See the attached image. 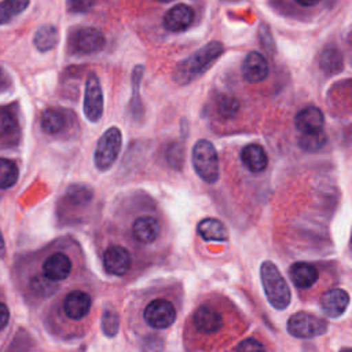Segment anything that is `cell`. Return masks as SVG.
Here are the masks:
<instances>
[{
  "mask_svg": "<svg viewBox=\"0 0 352 352\" xmlns=\"http://www.w3.org/2000/svg\"><path fill=\"white\" fill-rule=\"evenodd\" d=\"M106 44L103 33L95 28L80 26L70 30L67 52L74 56H87L99 52Z\"/></svg>",
  "mask_w": 352,
  "mask_h": 352,
  "instance_id": "277c9868",
  "label": "cell"
},
{
  "mask_svg": "<svg viewBox=\"0 0 352 352\" xmlns=\"http://www.w3.org/2000/svg\"><path fill=\"white\" fill-rule=\"evenodd\" d=\"M260 279L268 302L278 311L287 308L292 301V293L286 279L272 261L265 260L261 263Z\"/></svg>",
  "mask_w": 352,
  "mask_h": 352,
  "instance_id": "7a4b0ae2",
  "label": "cell"
},
{
  "mask_svg": "<svg viewBox=\"0 0 352 352\" xmlns=\"http://www.w3.org/2000/svg\"><path fill=\"white\" fill-rule=\"evenodd\" d=\"M0 312H1V316H0V319H1V324H0V329H1V330H4V329H6V326H7V323H8V318H10L8 307H7L4 302H1V305H0Z\"/></svg>",
  "mask_w": 352,
  "mask_h": 352,
  "instance_id": "d590c367",
  "label": "cell"
},
{
  "mask_svg": "<svg viewBox=\"0 0 352 352\" xmlns=\"http://www.w3.org/2000/svg\"><path fill=\"white\" fill-rule=\"evenodd\" d=\"M18 131L19 126L15 116L4 107L1 111V136L4 139L8 136H16Z\"/></svg>",
  "mask_w": 352,
  "mask_h": 352,
  "instance_id": "4dcf8cb0",
  "label": "cell"
},
{
  "mask_svg": "<svg viewBox=\"0 0 352 352\" xmlns=\"http://www.w3.org/2000/svg\"><path fill=\"white\" fill-rule=\"evenodd\" d=\"M329 329L327 319L314 314L300 311L293 314L287 320V331L296 338H314L324 334Z\"/></svg>",
  "mask_w": 352,
  "mask_h": 352,
  "instance_id": "8992f818",
  "label": "cell"
},
{
  "mask_svg": "<svg viewBox=\"0 0 352 352\" xmlns=\"http://www.w3.org/2000/svg\"><path fill=\"white\" fill-rule=\"evenodd\" d=\"M194 8L188 4L182 3L173 6L165 12L162 18V25L169 32H182L186 30L194 22Z\"/></svg>",
  "mask_w": 352,
  "mask_h": 352,
  "instance_id": "4fadbf2b",
  "label": "cell"
},
{
  "mask_svg": "<svg viewBox=\"0 0 352 352\" xmlns=\"http://www.w3.org/2000/svg\"><path fill=\"white\" fill-rule=\"evenodd\" d=\"M84 116L91 122H98L103 114V92L99 78L95 73H89L84 91Z\"/></svg>",
  "mask_w": 352,
  "mask_h": 352,
  "instance_id": "ba28073f",
  "label": "cell"
},
{
  "mask_svg": "<svg viewBox=\"0 0 352 352\" xmlns=\"http://www.w3.org/2000/svg\"><path fill=\"white\" fill-rule=\"evenodd\" d=\"M197 232L204 241H216L226 242L228 241V230L223 221L214 217L202 219L197 224Z\"/></svg>",
  "mask_w": 352,
  "mask_h": 352,
  "instance_id": "ffe728a7",
  "label": "cell"
},
{
  "mask_svg": "<svg viewBox=\"0 0 352 352\" xmlns=\"http://www.w3.org/2000/svg\"><path fill=\"white\" fill-rule=\"evenodd\" d=\"M166 161L168 164L175 168V169H180L184 161V150L183 146L179 143H172L170 146H168L166 148Z\"/></svg>",
  "mask_w": 352,
  "mask_h": 352,
  "instance_id": "1f68e13d",
  "label": "cell"
},
{
  "mask_svg": "<svg viewBox=\"0 0 352 352\" xmlns=\"http://www.w3.org/2000/svg\"><path fill=\"white\" fill-rule=\"evenodd\" d=\"M58 38H59V32L56 26L43 25L36 30L33 36V44L38 51L47 52V51H51L58 44Z\"/></svg>",
  "mask_w": 352,
  "mask_h": 352,
  "instance_id": "7402d4cb",
  "label": "cell"
},
{
  "mask_svg": "<svg viewBox=\"0 0 352 352\" xmlns=\"http://www.w3.org/2000/svg\"><path fill=\"white\" fill-rule=\"evenodd\" d=\"M324 117L319 107L307 106L301 109L294 117V125L301 133H315L323 131Z\"/></svg>",
  "mask_w": 352,
  "mask_h": 352,
  "instance_id": "9a60e30c",
  "label": "cell"
},
{
  "mask_svg": "<svg viewBox=\"0 0 352 352\" xmlns=\"http://www.w3.org/2000/svg\"><path fill=\"white\" fill-rule=\"evenodd\" d=\"M340 352H352V348L351 346H346V348H341Z\"/></svg>",
  "mask_w": 352,
  "mask_h": 352,
  "instance_id": "74e56055",
  "label": "cell"
},
{
  "mask_svg": "<svg viewBox=\"0 0 352 352\" xmlns=\"http://www.w3.org/2000/svg\"><path fill=\"white\" fill-rule=\"evenodd\" d=\"M102 330L107 337L117 336L120 330V316L113 307H107L102 314Z\"/></svg>",
  "mask_w": 352,
  "mask_h": 352,
  "instance_id": "f1b7e54d",
  "label": "cell"
},
{
  "mask_svg": "<svg viewBox=\"0 0 352 352\" xmlns=\"http://www.w3.org/2000/svg\"><path fill=\"white\" fill-rule=\"evenodd\" d=\"M242 76L249 82H260L268 76L267 59L257 51H250L242 63Z\"/></svg>",
  "mask_w": 352,
  "mask_h": 352,
  "instance_id": "e0dca14e",
  "label": "cell"
},
{
  "mask_svg": "<svg viewBox=\"0 0 352 352\" xmlns=\"http://www.w3.org/2000/svg\"><path fill=\"white\" fill-rule=\"evenodd\" d=\"M326 143V135L323 131L315 133H302L298 139V146L304 151H318Z\"/></svg>",
  "mask_w": 352,
  "mask_h": 352,
  "instance_id": "f546056e",
  "label": "cell"
},
{
  "mask_svg": "<svg viewBox=\"0 0 352 352\" xmlns=\"http://www.w3.org/2000/svg\"><path fill=\"white\" fill-rule=\"evenodd\" d=\"M91 305H92L91 296L84 290H77L76 289V290L69 292L65 296L62 308H63L65 315L69 319L81 320L89 314Z\"/></svg>",
  "mask_w": 352,
  "mask_h": 352,
  "instance_id": "8fae6325",
  "label": "cell"
},
{
  "mask_svg": "<svg viewBox=\"0 0 352 352\" xmlns=\"http://www.w3.org/2000/svg\"><path fill=\"white\" fill-rule=\"evenodd\" d=\"M19 176V169L16 164L8 158H1L0 161V186L3 190L12 187Z\"/></svg>",
  "mask_w": 352,
  "mask_h": 352,
  "instance_id": "484cf974",
  "label": "cell"
},
{
  "mask_svg": "<svg viewBox=\"0 0 352 352\" xmlns=\"http://www.w3.org/2000/svg\"><path fill=\"white\" fill-rule=\"evenodd\" d=\"M161 224L154 216H140L132 224V236L135 241L148 245L158 239Z\"/></svg>",
  "mask_w": 352,
  "mask_h": 352,
  "instance_id": "2e32d148",
  "label": "cell"
},
{
  "mask_svg": "<svg viewBox=\"0 0 352 352\" xmlns=\"http://www.w3.org/2000/svg\"><path fill=\"white\" fill-rule=\"evenodd\" d=\"M227 1H239V0H227Z\"/></svg>",
  "mask_w": 352,
  "mask_h": 352,
  "instance_id": "ab89813d",
  "label": "cell"
},
{
  "mask_svg": "<svg viewBox=\"0 0 352 352\" xmlns=\"http://www.w3.org/2000/svg\"><path fill=\"white\" fill-rule=\"evenodd\" d=\"M241 160H242L243 166L253 173L263 172L268 165V157H267L265 150L260 144H256V143L248 144L242 148Z\"/></svg>",
  "mask_w": 352,
  "mask_h": 352,
  "instance_id": "d6986e66",
  "label": "cell"
},
{
  "mask_svg": "<svg viewBox=\"0 0 352 352\" xmlns=\"http://www.w3.org/2000/svg\"><path fill=\"white\" fill-rule=\"evenodd\" d=\"M191 161L195 173L206 183H216L220 176L219 157L214 146L206 140L201 139L195 142L191 151Z\"/></svg>",
  "mask_w": 352,
  "mask_h": 352,
  "instance_id": "3957f363",
  "label": "cell"
},
{
  "mask_svg": "<svg viewBox=\"0 0 352 352\" xmlns=\"http://www.w3.org/2000/svg\"><path fill=\"white\" fill-rule=\"evenodd\" d=\"M239 110V102L232 96H221L219 100V113L224 118H230Z\"/></svg>",
  "mask_w": 352,
  "mask_h": 352,
  "instance_id": "d6a6232c",
  "label": "cell"
},
{
  "mask_svg": "<svg viewBox=\"0 0 352 352\" xmlns=\"http://www.w3.org/2000/svg\"><path fill=\"white\" fill-rule=\"evenodd\" d=\"M143 73H144V66L143 65H136L132 70V74H131L132 95H131L129 109H131V114L135 116V117H138L143 111V107H142V103H140V95H139Z\"/></svg>",
  "mask_w": 352,
  "mask_h": 352,
  "instance_id": "cb8c5ba5",
  "label": "cell"
},
{
  "mask_svg": "<svg viewBox=\"0 0 352 352\" xmlns=\"http://www.w3.org/2000/svg\"><path fill=\"white\" fill-rule=\"evenodd\" d=\"M289 276L296 287L308 289L318 280L319 272L315 265L305 261H297L289 268Z\"/></svg>",
  "mask_w": 352,
  "mask_h": 352,
  "instance_id": "ac0fdd59",
  "label": "cell"
},
{
  "mask_svg": "<svg viewBox=\"0 0 352 352\" xmlns=\"http://www.w3.org/2000/svg\"><path fill=\"white\" fill-rule=\"evenodd\" d=\"M102 261L107 274L114 276H122L131 270L132 256L129 250L124 246L111 245L103 252Z\"/></svg>",
  "mask_w": 352,
  "mask_h": 352,
  "instance_id": "30bf717a",
  "label": "cell"
},
{
  "mask_svg": "<svg viewBox=\"0 0 352 352\" xmlns=\"http://www.w3.org/2000/svg\"><path fill=\"white\" fill-rule=\"evenodd\" d=\"M94 191L91 187L84 184H73L66 191V198L73 205H87L91 202Z\"/></svg>",
  "mask_w": 352,
  "mask_h": 352,
  "instance_id": "83f0119b",
  "label": "cell"
},
{
  "mask_svg": "<svg viewBox=\"0 0 352 352\" xmlns=\"http://www.w3.org/2000/svg\"><path fill=\"white\" fill-rule=\"evenodd\" d=\"M94 4L95 0H67V8L72 12H87Z\"/></svg>",
  "mask_w": 352,
  "mask_h": 352,
  "instance_id": "e575fe53",
  "label": "cell"
},
{
  "mask_svg": "<svg viewBox=\"0 0 352 352\" xmlns=\"http://www.w3.org/2000/svg\"><path fill=\"white\" fill-rule=\"evenodd\" d=\"M191 322L194 329L205 336L219 333L224 324V319L220 311L209 304H202L198 308H195L191 316Z\"/></svg>",
  "mask_w": 352,
  "mask_h": 352,
  "instance_id": "9c48e42d",
  "label": "cell"
},
{
  "mask_svg": "<svg viewBox=\"0 0 352 352\" xmlns=\"http://www.w3.org/2000/svg\"><path fill=\"white\" fill-rule=\"evenodd\" d=\"M40 126L47 135L59 133L66 126V116L59 109H47L41 114Z\"/></svg>",
  "mask_w": 352,
  "mask_h": 352,
  "instance_id": "603a6c76",
  "label": "cell"
},
{
  "mask_svg": "<svg viewBox=\"0 0 352 352\" xmlns=\"http://www.w3.org/2000/svg\"><path fill=\"white\" fill-rule=\"evenodd\" d=\"M30 287L33 290L34 294L40 296V297H50L52 296L56 289H58V285L55 280L47 278L43 272L38 274V275H34L30 280Z\"/></svg>",
  "mask_w": 352,
  "mask_h": 352,
  "instance_id": "4316f807",
  "label": "cell"
},
{
  "mask_svg": "<svg viewBox=\"0 0 352 352\" xmlns=\"http://www.w3.org/2000/svg\"><path fill=\"white\" fill-rule=\"evenodd\" d=\"M122 144V133L117 126H110L103 132L99 138L95 151H94V162L96 169L107 170L113 166L116 160L118 158L120 150Z\"/></svg>",
  "mask_w": 352,
  "mask_h": 352,
  "instance_id": "5b68a950",
  "label": "cell"
},
{
  "mask_svg": "<svg viewBox=\"0 0 352 352\" xmlns=\"http://www.w3.org/2000/svg\"><path fill=\"white\" fill-rule=\"evenodd\" d=\"M319 67L322 72L327 74H336L340 73L344 67V60H342V54L338 48L336 47H326L322 50L319 55Z\"/></svg>",
  "mask_w": 352,
  "mask_h": 352,
  "instance_id": "44dd1931",
  "label": "cell"
},
{
  "mask_svg": "<svg viewBox=\"0 0 352 352\" xmlns=\"http://www.w3.org/2000/svg\"><path fill=\"white\" fill-rule=\"evenodd\" d=\"M349 294L344 289H330L320 297V308L329 318H340L349 305Z\"/></svg>",
  "mask_w": 352,
  "mask_h": 352,
  "instance_id": "5bb4252c",
  "label": "cell"
},
{
  "mask_svg": "<svg viewBox=\"0 0 352 352\" xmlns=\"http://www.w3.org/2000/svg\"><path fill=\"white\" fill-rule=\"evenodd\" d=\"M298 4L301 6H305V7H311V6H315L318 4L320 0H296Z\"/></svg>",
  "mask_w": 352,
  "mask_h": 352,
  "instance_id": "8d00e7d4",
  "label": "cell"
},
{
  "mask_svg": "<svg viewBox=\"0 0 352 352\" xmlns=\"http://www.w3.org/2000/svg\"><path fill=\"white\" fill-rule=\"evenodd\" d=\"M235 352H265V348L258 340L246 338L236 345Z\"/></svg>",
  "mask_w": 352,
  "mask_h": 352,
  "instance_id": "836d02e7",
  "label": "cell"
},
{
  "mask_svg": "<svg viewBox=\"0 0 352 352\" xmlns=\"http://www.w3.org/2000/svg\"><path fill=\"white\" fill-rule=\"evenodd\" d=\"M176 307L172 301L166 298H154L151 300L143 311L144 322L155 330L168 329L176 320Z\"/></svg>",
  "mask_w": 352,
  "mask_h": 352,
  "instance_id": "52a82bcc",
  "label": "cell"
},
{
  "mask_svg": "<svg viewBox=\"0 0 352 352\" xmlns=\"http://www.w3.org/2000/svg\"><path fill=\"white\" fill-rule=\"evenodd\" d=\"M72 270L73 264L70 257L62 252L51 253L50 256L45 257V260L41 264V272L55 282L65 280L66 278H69Z\"/></svg>",
  "mask_w": 352,
  "mask_h": 352,
  "instance_id": "7c38bea8",
  "label": "cell"
},
{
  "mask_svg": "<svg viewBox=\"0 0 352 352\" xmlns=\"http://www.w3.org/2000/svg\"><path fill=\"white\" fill-rule=\"evenodd\" d=\"M30 0H3L0 4V16H1V25H6L11 19H14L16 15L22 14Z\"/></svg>",
  "mask_w": 352,
  "mask_h": 352,
  "instance_id": "d4e9b609",
  "label": "cell"
},
{
  "mask_svg": "<svg viewBox=\"0 0 352 352\" xmlns=\"http://www.w3.org/2000/svg\"><path fill=\"white\" fill-rule=\"evenodd\" d=\"M224 47L220 41H210L183 59L173 70V78L179 84H188L208 72L221 56Z\"/></svg>",
  "mask_w": 352,
  "mask_h": 352,
  "instance_id": "6da1fadb",
  "label": "cell"
},
{
  "mask_svg": "<svg viewBox=\"0 0 352 352\" xmlns=\"http://www.w3.org/2000/svg\"><path fill=\"white\" fill-rule=\"evenodd\" d=\"M158 1H164V3H168V1H170V0H158Z\"/></svg>",
  "mask_w": 352,
  "mask_h": 352,
  "instance_id": "f35d334b",
  "label": "cell"
}]
</instances>
